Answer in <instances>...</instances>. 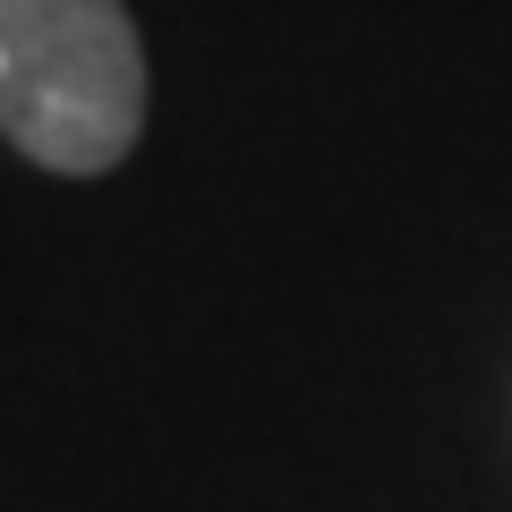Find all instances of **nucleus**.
<instances>
[{
    "instance_id": "f257e3e1",
    "label": "nucleus",
    "mask_w": 512,
    "mask_h": 512,
    "mask_svg": "<svg viewBox=\"0 0 512 512\" xmlns=\"http://www.w3.org/2000/svg\"><path fill=\"white\" fill-rule=\"evenodd\" d=\"M146 128V52L120 0H0V137L43 171H111Z\"/></svg>"
}]
</instances>
